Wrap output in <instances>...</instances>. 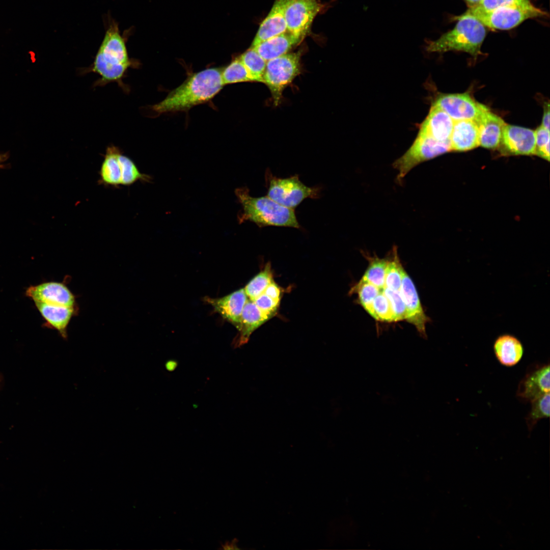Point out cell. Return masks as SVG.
Instances as JSON below:
<instances>
[{
	"label": "cell",
	"instance_id": "1",
	"mask_svg": "<svg viewBox=\"0 0 550 550\" xmlns=\"http://www.w3.org/2000/svg\"><path fill=\"white\" fill-rule=\"evenodd\" d=\"M125 40L119 31L118 24L112 23L106 32L102 42L95 57L93 63L84 70V73L93 72L99 75L94 86H103L117 82L124 91H129L123 82L127 70L135 68L138 63L129 58Z\"/></svg>",
	"mask_w": 550,
	"mask_h": 550
},
{
	"label": "cell",
	"instance_id": "2",
	"mask_svg": "<svg viewBox=\"0 0 550 550\" xmlns=\"http://www.w3.org/2000/svg\"><path fill=\"white\" fill-rule=\"evenodd\" d=\"M224 86L221 69L203 70L191 74L152 109L158 114L188 110L212 99Z\"/></svg>",
	"mask_w": 550,
	"mask_h": 550
},
{
	"label": "cell",
	"instance_id": "3",
	"mask_svg": "<svg viewBox=\"0 0 550 550\" xmlns=\"http://www.w3.org/2000/svg\"><path fill=\"white\" fill-rule=\"evenodd\" d=\"M235 193L242 207L238 215L240 223L249 221L259 227H300L294 209L278 204L268 196L252 197L246 187L237 188Z\"/></svg>",
	"mask_w": 550,
	"mask_h": 550
},
{
	"label": "cell",
	"instance_id": "4",
	"mask_svg": "<svg viewBox=\"0 0 550 550\" xmlns=\"http://www.w3.org/2000/svg\"><path fill=\"white\" fill-rule=\"evenodd\" d=\"M454 28L434 41H427L425 49L429 52L443 53L460 51L476 58L481 54V47L486 35L485 26L478 20L461 15Z\"/></svg>",
	"mask_w": 550,
	"mask_h": 550
},
{
	"label": "cell",
	"instance_id": "5",
	"mask_svg": "<svg viewBox=\"0 0 550 550\" xmlns=\"http://www.w3.org/2000/svg\"><path fill=\"white\" fill-rule=\"evenodd\" d=\"M546 14V12L530 2L504 6L488 11L469 8L460 15L473 17L485 27L491 29L507 30L517 26L528 19L541 17Z\"/></svg>",
	"mask_w": 550,
	"mask_h": 550
},
{
	"label": "cell",
	"instance_id": "6",
	"mask_svg": "<svg viewBox=\"0 0 550 550\" xmlns=\"http://www.w3.org/2000/svg\"><path fill=\"white\" fill-rule=\"evenodd\" d=\"M300 52L287 53L267 61L263 83L270 90L275 106L281 103L284 90L300 74Z\"/></svg>",
	"mask_w": 550,
	"mask_h": 550
},
{
	"label": "cell",
	"instance_id": "7",
	"mask_svg": "<svg viewBox=\"0 0 550 550\" xmlns=\"http://www.w3.org/2000/svg\"><path fill=\"white\" fill-rule=\"evenodd\" d=\"M265 177L268 189L267 196L287 208L294 209L305 199H316L319 196V188L306 186L300 181L298 175L281 178L272 175L270 171H266Z\"/></svg>",
	"mask_w": 550,
	"mask_h": 550
},
{
	"label": "cell",
	"instance_id": "8",
	"mask_svg": "<svg viewBox=\"0 0 550 550\" xmlns=\"http://www.w3.org/2000/svg\"><path fill=\"white\" fill-rule=\"evenodd\" d=\"M449 151L450 141L441 142L418 133L410 147L393 164V168L398 171L396 180L401 183L405 176L417 165Z\"/></svg>",
	"mask_w": 550,
	"mask_h": 550
},
{
	"label": "cell",
	"instance_id": "9",
	"mask_svg": "<svg viewBox=\"0 0 550 550\" xmlns=\"http://www.w3.org/2000/svg\"><path fill=\"white\" fill-rule=\"evenodd\" d=\"M433 104L445 111L454 121L471 120L477 122L487 108L467 93L441 94Z\"/></svg>",
	"mask_w": 550,
	"mask_h": 550
},
{
	"label": "cell",
	"instance_id": "10",
	"mask_svg": "<svg viewBox=\"0 0 550 550\" xmlns=\"http://www.w3.org/2000/svg\"><path fill=\"white\" fill-rule=\"evenodd\" d=\"M321 8L317 0H291L285 12L287 31L303 39Z\"/></svg>",
	"mask_w": 550,
	"mask_h": 550
},
{
	"label": "cell",
	"instance_id": "11",
	"mask_svg": "<svg viewBox=\"0 0 550 550\" xmlns=\"http://www.w3.org/2000/svg\"><path fill=\"white\" fill-rule=\"evenodd\" d=\"M399 291L405 306V320L414 325L423 337L426 338L425 326L429 318L424 312L412 280L404 268Z\"/></svg>",
	"mask_w": 550,
	"mask_h": 550
},
{
	"label": "cell",
	"instance_id": "12",
	"mask_svg": "<svg viewBox=\"0 0 550 550\" xmlns=\"http://www.w3.org/2000/svg\"><path fill=\"white\" fill-rule=\"evenodd\" d=\"M549 365H534L529 367L519 382L516 395L525 402H531L550 391Z\"/></svg>",
	"mask_w": 550,
	"mask_h": 550
},
{
	"label": "cell",
	"instance_id": "13",
	"mask_svg": "<svg viewBox=\"0 0 550 550\" xmlns=\"http://www.w3.org/2000/svg\"><path fill=\"white\" fill-rule=\"evenodd\" d=\"M26 294L34 301L67 307L75 306L74 294L62 283L50 282L31 286L26 290Z\"/></svg>",
	"mask_w": 550,
	"mask_h": 550
},
{
	"label": "cell",
	"instance_id": "14",
	"mask_svg": "<svg viewBox=\"0 0 550 550\" xmlns=\"http://www.w3.org/2000/svg\"><path fill=\"white\" fill-rule=\"evenodd\" d=\"M500 144L507 151L512 154H535V131L529 128L506 123L503 129Z\"/></svg>",
	"mask_w": 550,
	"mask_h": 550
},
{
	"label": "cell",
	"instance_id": "15",
	"mask_svg": "<svg viewBox=\"0 0 550 550\" xmlns=\"http://www.w3.org/2000/svg\"><path fill=\"white\" fill-rule=\"evenodd\" d=\"M291 0H275L268 14L260 24L251 47L287 32L285 17L286 8Z\"/></svg>",
	"mask_w": 550,
	"mask_h": 550
},
{
	"label": "cell",
	"instance_id": "16",
	"mask_svg": "<svg viewBox=\"0 0 550 550\" xmlns=\"http://www.w3.org/2000/svg\"><path fill=\"white\" fill-rule=\"evenodd\" d=\"M454 121L445 111L432 104L418 133L441 142L450 141Z\"/></svg>",
	"mask_w": 550,
	"mask_h": 550
},
{
	"label": "cell",
	"instance_id": "17",
	"mask_svg": "<svg viewBox=\"0 0 550 550\" xmlns=\"http://www.w3.org/2000/svg\"><path fill=\"white\" fill-rule=\"evenodd\" d=\"M248 299L244 288L220 298H204V300L212 306L217 313L235 327Z\"/></svg>",
	"mask_w": 550,
	"mask_h": 550
},
{
	"label": "cell",
	"instance_id": "18",
	"mask_svg": "<svg viewBox=\"0 0 550 550\" xmlns=\"http://www.w3.org/2000/svg\"><path fill=\"white\" fill-rule=\"evenodd\" d=\"M479 132V146L494 149L500 145L502 131L506 123L487 107L476 122Z\"/></svg>",
	"mask_w": 550,
	"mask_h": 550
},
{
	"label": "cell",
	"instance_id": "19",
	"mask_svg": "<svg viewBox=\"0 0 550 550\" xmlns=\"http://www.w3.org/2000/svg\"><path fill=\"white\" fill-rule=\"evenodd\" d=\"M269 319L253 300L248 299L236 326L238 334L235 339L234 346H240L247 343L254 331Z\"/></svg>",
	"mask_w": 550,
	"mask_h": 550
},
{
	"label": "cell",
	"instance_id": "20",
	"mask_svg": "<svg viewBox=\"0 0 550 550\" xmlns=\"http://www.w3.org/2000/svg\"><path fill=\"white\" fill-rule=\"evenodd\" d=\"M451 151H466L479 146L477 123L473 120L454 121L450 137Z\"/></svg>",
	"mask_w": 550,
	"mask_h": 550
},
{
	"label": "cell",
	"instance_id": "21",
	"mask_svg": "<svg viewBox=\"0 0 550 550\" xmlns=\"http://www.w3.org/2000/svg\"><path fill=\"white\" fill-rule=\"evenodd\" d=\"M303 39L289 32L279 34L265 40L253 48L265 61L278 57L288 51L299 44Z\"/></svg>",
	"mask_w": 550,
	"mask_h": 550
},
{
	"label": "cell",
	"instance_id": "22",
	"mask_svg": "<svg viewBox=\"0 0 550 550\" xmlns=\"http://www.w3.org/2000/svg\"><path fill=\"white\" fill-rule=\"evenodd\" d=\"M493 351L499 362L506 367H512L521 360L524 352L521 342L515 337L504 334L498 337L493 344Z\"/></svg>",
	"mask_w": 550,
	"mask_h": 550
},
{
	"label": "cell",
	"instance_id": "23",
	"mask_svg": "<svg viewBox=\"0 0 550 550\" xmlns=\"http://www.w3.org/2000/svg\"><path fill=\"white\" fill-rule=\"evenodd\" d=\"M122 151L114 145L107 147L99 171L100 182L118 187L121 185L122 166L119 156Z\"/></svg>",
	"mask_w": 550,
	"mask_h": 550
},
{
	"label": "cell",
	"instance_id": "24",
	"mask_svg": "<svg viewBox=\"0 0 550 550\" xmlns=\"http://www.w3.org/2000/svg\"><path fill=\"white\" fill-rule=\"evenodd\" d=\"M42 316L50 325L59 332L64 338H67V327L75 313V307L56 306L35 301Z\"/></svg>",
	"mask_w": 550,
	"mask_h": 550
},
{
	"label": "cell",
	"instance_id": "25",
	"mask_svg": "<svg viewBox=\"0 0 550 550\" xmlns=\"http://www.w3.org/2000/svg\"><path fill=\"white\" fill-rule=\"evenodd\" d=\"M239 58L248 70L252 81L263 83L267 61L252 47Z\"/></svg>",
	"mask_w": 550,
	"mask_h": 550
},
{
	"label": "cell",
	"instance_id": "26",
	"mask_svg": "<svg viewBox=\"0 0 550 550\" xmlns=\"http://www.w3.org/2000/svg\"><path fill=\"white\" fill-rule=\"evenodd\" d=\"M376 286L362 279L351 289L350 293L358 294L360 304L370 316L376 320L373 309V301L380 291Z\"/></svg>",
	"mask_w": 550,
	"mask_h": 550
},
{
	"label": "cell",
	"instance_id": "27",
	"mask_svg": "<svg viewBox=\"0 0 550 550\" xmlns=\"http://www.w3.org/2000/svg\"><path fill=\"white\" fill-rule=\"evenodd\" d=\"M367 258L369 265L361 279L382 290L384 287L385 271L388 260L377 256Z\"/></svg>",
	"mask_w": 550,
	"mask_h": 550
},
{
	"label": "cell",
	"instance_id": "28",
	"mask_svg": "<svg viewBox=\"0 0 550 550\" xmlns=\"http://www.w3.org/2000/svg\"><path fill=\"white\" fill-rule=\"evenodd\" d=\"M273 281L272 271L270 264L268 263L264 269L250 280L244 288L247 297L254 300L263 293Z\"/></svg>",
	"mask_w": 550,
	"mask_h": 550
},
{
	"label": "cell",
	"instance_id": "29",
	"mask_svg": "<svg viewBox=\"0 0 550 550\" xmlns=\"http://www.w3.org/2000/svg\"><path fill=\"white\" fill-rule=\"evenodd\" d=\"M391 253L392 257L388 259L385 271L384 287L393 290H399L403 267L400 263L396 246H393Z\"/></svg>",
	"mask_w": 550,
	"mask_h": 550
},
{
	"label": "cell",
	"instance_id": "30",
	"mask_svg": "<svg viewBox=\"0 0 550 550\" xmlns=\"http://www.w3.org/2000/svg\"><path fill=\"white\" fill-rule=\"evenodd\" d=\"M221 75L224 86L227 84L253 81L239 58H236L221 69Z\"/></svg>",
	"mask_w": 550,
	"mask_h": 550
},
{
	"label": "cell",
	"instance_id": "31",
	"mask_svg": "<svg viewBox=\"0 0 550 550\" xmlns=\"http://www.w3.org/2000/svg\"><path fill=\"white\" fill-rule=\"evenodd\" d=\"M531 408L526 417V422L529 431L544 418L549 416V393L545 394L531 402Z\"/></svg>",
	"mask_w": 550,
	"mask_h": 550
},
{
	"label": "cell",
	"instance_id": "32",
	"mask_svg": "<svg viewBox=\"0 0 550 550\" xmlns=\"http://www.w3.org/2000/svg\"><path fill=\"white\" fill-rule=\"evenodd\" d=\"M119 160L122 169L121 185L129 186L138 181H150V176L141 173L135 163L129 157L122 153L120 155Z\"/></svg>",
	"mask_w": 550,
	"mask_h": 550
},
{
	"label": "cell",
	"instance_id": "33",
	"mask_svg": "<svg viewBox=\"0 0 550 550\" xmlns=\"http://www.w3.org/2000/svg\"><path fill=\"white\" fill-rule=\"evenodd\" d=\"M382 290L373 301V306L376 320L388 322H394V314L391 304Z\"/></svg>",
	"mask_w": 550,
	"mask_h": 550
},
{
	"label": "cell",
	"instance_id": "34",
	"mask_svg": "<svg viewBox=\"0 0 550 550\" xmlns=\"http://www.w3.org/2000/svg\"><path fill=\"white\" fill-rule=\"evenodd\" d=\"M383 292L388 298L394 314L395 322L401 321L405 318V306L399 290H393L384 288Z\"/></svg>",
	"mask_w": 550,
	"mask_h": 550
},
{
	"label": "cell",
	"instance_id": "35",
	"mask_svg": "<svg viewBox=\"0 0 550 550\" xmlns=\"http://www.w3.org/2000/svg\"><path fill=\"white\" fill-rule=\"evenodd\" d=\"M535 131V153L543 158L549 160V130L538 127Z\"/></svg>",
	"mask_w": 550,
	"mask_h": 550
},
{
	"label": "cell",
	"instance_id": "36",
	"mask_svg": "<svg viewBox=\"0 0 550 550\" xmlns=\"http://www.w3.org/2000/svg\"><path fill=\"white\" fill-rule=\"evenodd\" d=\"M255 304L269 319L274 316L278 310L280 304L264 293L261 294L254 300Z\"/></svg>",
	"mask_w": 550,
	"mask_h": 550
},
{
	"label": "cell",
	"instance_id": "37",
	"mask_svg": "<svg viewBox=\"0 0 550 550\" xmlns=\"http://www.w3.org/2000/svg\"><path fill=\"white\" fill-rule=\"evenodd\" d=\"M530 2L531 0H481L476 6L469 8L481 11H488L504 6Z\"/></svg>",
	"mask_w": 550,
	"mask_h": 550
},
{
	"label": "cell",
	"instance_id": "38",
	"mask_svg": "<svg viewBox=\"0 0 550 550\" xmlns=\"http://www.w3.org/2000/svg\"><path fill=\"white\" fill-rule=\"evenodd\" d=\"M263 293L276 301H281L282 298L281 289L274 281L269 284Z\"/></svg>",
	"mask_w": 550,
	"mask_h": 550
},
{
	"label": "cell",
	"instance_id": "39",
	"mask_svg": "<svg viewBox=\"0 0 550 550\" xmlns=\"http://www.w3.org/2000/svg\"><path fill=\"white\" fill-rule=\"evenodd\" d=\"M545 129L549 130V105L544 106L543 116L542 117L541 125Z\"/></svg>",
	"mask_w": 550,
	"mask_h": 550
},
{
	"label": "cell",
	"instance_id": "40",
	"mask_svg": "<svg viewBox=\"0 0 550 550\" xmlns=\"http://www.w3.org/2000/svg\"><path fill=\"white\" fill-rule=\"evenodd\" d=\"M468 5L469 8L476 6L481 0H463Z\"/></svg>",
	"mask_w": 550,
	"mask_h": 550
},
{
	"label": "cell",
	"instance_id": "41",
	"mask_svg": "<svg viewBox=\"0 0 550 550\" xmlns=\"http://www.w3.org/2000/svg\"><path fill=\"white\" fill-rule=\"evenodd\" d=\"M234 546H235V544H234V542H232L231 543L227 542V543H225L224 545H223V548L224 549H235V547H233Z\"/></svg>",
	"mask_w": 550,
	"mask_h": 550
},
{
	"label": "cell",
	"instance_id": "42",
	"mask_svg": "<svg viewBox=\"0 0 550 550\" xmlns=\"http://www.w3.org/2000/svg\"><path fill=\"white\" fill-rule=\"evenodd\" d=\"M7 156L4 154H0V168L3 166V163L7 160Z\"/></svg>",
	"mask_w": 550,
	"mask_h": 550
}]
</instances>
